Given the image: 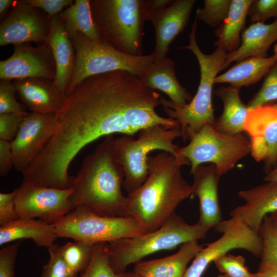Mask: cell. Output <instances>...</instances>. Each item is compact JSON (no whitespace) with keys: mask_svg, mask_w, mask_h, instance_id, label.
Instances as JSON below:
<instances>
[{"mask_svg":"<svg viewBox=\"0 0 277 277\" xmlns=\"http://www.w3.org/2000/svg\"><path fill=\"white\" fill-rule=\"evenodd\" d=\"M160 97L127 71L86 78L65 96L56 114L54 133L29 165L30 172L46 186L68 188L74 179L68 173L71 163L94 141L115 133L133 136L156 125L180 128L176 120L160 116L155 111L161 105Z\"/></svg>","mask_w":277,"mask_h":277,"instance_id":"6da1fadb","label":"cell"},{"mask_svg":"<svg viewBox=\"0 0 277 277\" xmlns=\"http://www.w3.org/2000/svg\"><path fill=\"white\" fill-rule=\"evenodd\" d=\"M185 157L163 152L148 159V176L144 183L127 196L128 216L141 222L147 232L159 229L179 205L191 196L192 185L183 177Z\"/></svg>","mask_w":277,"mask_h":277,"instance_id":"7a4b0ae2","label":"cell"},{"mask_svg":"<svg viewBox=\"0 0 277 277\" xmlns=\"http://www.w3.org/2000/svg\"><path fill=\"white\" fill-rule=\"evenodd\" d=\"M114 138L113 135L106 136L85 157L72 186L73 209L81 207L104 216H128L127 196L122 191L125 173L114 153Z\"/></svg>","mask_w":277,"mask_h":277,"instance_id":"3957f363","label":"cell"},{"mask_svg":"<svg viewBox=\"0 0 277 277\" xmlns=\"http://www.w3.org/2000/svg\"><path fill=\"white\" fill-rule=\"evenodd\" d=\"M197 20L195 18L192 25L189 34V45L180 48L191 51L198 61L200 80L197 92L191 102L182 108L174 106L162 96L160 97L164 111L169 117L177 121L182 137L185 141L190 140L205 125H214L215 119L212 103L213 86L228 54L221 48H216L210 54L201 51L196 39Z\"/></svg>","mask_w":277,"mask_h":277,"instance_id":"277c9868","label":"cell"},{"mask_svg":"<svg viewBox=\"0 0 277 277\" xmlns=\"http://www.w3.org/2000/svg\"><path fill=\"white\" fill-rule=\"evenodd\" d=\"M210 227L190 225L175 212L159 229L134 238L107 243L109 264L116 274L156 252L170 250L187 242L204 239Z\"/></svg>","mask_w":277,"mask_h":277,"instance_id":"5b68a950","label":"cell"},{"mask_svg":"<svg viewBox=\"0 0 277 277\" xmlns=\"http://www.w3.org/2000/svg\"><path fill=\"white\" fill-rule=\"evenodd\" d=\"M90 5L103 42L126 54L143 55L144 26L149 15L146 0H96Z\"/></svg>","mask_w":277,"mask_h":277,"instance_id":"8992f818","label":"cell"},{"mask_svg":"<svg viewBox=\"0 0 277 277\" xmlns=\"http://www.w3.org/2000/svg\"><path fill=\"white\" fill-rule=\"evenodd\" d=\"M138 133L137 139L122 135L113 142L115 157L125 173L123 187L128 195L138 189L147 180L150 152L160 150L175 155L180 147L173 142L182 137L180 128L171 129L161 125L143 128Z\"/></svg>","mask_w":277,"mask_h":277,"instance_id":"52a82bcc","label":"cell"},{"mask_svg":"<svg viewBox=\"0 0 277 277\" xmlns=\"http://www.w3.org/2000/svg\"><path fill=\"white\" fill-rule=\"evenodd\" d=\"M75 62L66 95L86 78L117 70L130 72L138 77L154 62L152 53L139 56L122 53L103 41H94L80 32L71 38Z\"/></svg>","mask_w":277,"mask_h":277,"instance_id":"ba28073f","label":"cell"},{"mask_svg":"<svg viewBox=\"0 0 277 277\" xmlns=\"http://www.w3.org/2000/svg\"><path fill=\"white\" fill-rule=\"evenodd\" d=\"M53 226L58 238L92 244L134 238L147 232L144 225L131 216H104L81 207L72 209Z\"/></svg>","mask_w":277,"mask_h":277,"instance_id":"9c48e42d","label":"cell"},{"mask_svg":"<svg viewBox=\"0 0 277 277\" xmlns=\"http://www.w3.org/2000/svg\"><path fill=\"white\" fill-rule=\"evenodd\" d=\"M250 152L249 138L242 133L225 134L217 131L213 126L206 125L192 136L187 145L179 147L175 155L189 161L191 174L198 166L209 163L215 166L221 176Z\"/></svg>","mask_w":277,"mask_h":277,"instance_id":"30bf717a","label":"cell"},{"mask_svg":"<svg viewBox=\"0 0 277 277\" xmlns=\"http://www.w3.org/2000/svg\"><path fill=\"white\" fill-rule=\"evenodd\" d=\"M214 229L222 235L207 244L196 254L184 277H202L211 263L234 249H243L260 258L262 249L261 236L242 221L233 217L222 220Z\"/></svg>","mask_w":277,"mask_h":277,"instance_id":"8fae6325","label":"cell"},{"mask_svg":"<svg viewBox=\"0 0 277 277\" xmlns=\"http://www.w3.org/2000/svg\"><path fill=\"white\" fill-rule=\"evenodd\" d=\"M16 190L15 209L19 218H38L53 224L72 209V187L61 189L42 186L23 180Z\"/></svg>","mask_w":277,"mask_h":277,"instance_id":"7c38bea8","label":"cell"},{"mask_svg":"<svg viewBox=\"0 0 277 277\" xmlns=\"http://www.w3.org/2000/svg\"><path fill=\"white\" fill-rule=\"evenodd\" d=\"M251 152L268 173L277 164V101L249 109L245 125Z\"/></svg>","mask_w":277,"mask_h":277,"instance_id":"4fadbf2b","label":"cell"},{"mask_svg":"<svg viewBox=\"0 0 277 277\" xmlns=\"http://www.w3.org/2000/svg\"><path fill=\"white\" fill-rule=\"evenodd\" d=\"M56 124V114L28 113L10 142L16 171L22 173L41 152L53 136Z\"/></svg>","mask_w":277,"mask_h":277,"instance_id":"5bb4252c","label":"cell"},{"mask_svg":"<svg viewBox=\"0 0 277 277\" xmlns=\"http://www.w3.org/2000/svg\"><path fill=\"white\" fill-rule=\"evenodd\" d=\"M195 3V0L173 1L170 5L149 14L148 21L155 32L152 52L155 61L166 57L169 45L187 26Z\"/></svg>","mask_w":277,"mask_h":277,"instance_id":"9a60e30c","label":"cell"},{"mask_svg":"<svg viewBox=\"0 0 277 277\" xmlns=\"http://www.w3.org/2000/svg\"><path fill=\"white\" fill-rule=\"evenodd\" d=\"M244 203L230 212L231 217L239 219L259 233L264 219L277 211V182L265 183L238 193Z\"/></svg>","mask_w":277,"mask_h":277,"instance_id":"2e32d148","label":"cell"},{"mask_svg":"<svg viewBox=\"0 0 277 277\" xmlns=\"http://www.w3.org/2000/svg\"><path fill=\"white\" fill-rule=\"evenodd\" d=\"M55 72L47 54L27 45H16L14 53L0 62L1 80L30 78L54 79Z\"/></svg>","mask_w":277,"mask_h":277,"instance_id":"e0dca14e","label":"cell"},{"mask_svg":"<svg viewBox=\"0 0 277 277\" xmlns=\"http://www.w3.org/2000/svg\"><path fill=\"white\" fill-rule=\"evenodd\" d=\"M22 4L1 24V46L47 41L49 30L47 31L43 19L35 12L34 8Z\"/></svg>","mask_w":277,"mask_h":277,"instance_id":"ac0fdd59","label":"cell"},{"mask_svg":"<svg viewBox=\"0 0 277 277\" xmlns=\"http://www.w3.org/2000/svg\"><path fill=\"white\" fill-rule=\"evenodd\" d=\"M193 182L191 196L197 197L200 216L197 222L214 228L222 220L218 197V185L221 176L213 164L201 165L192 173Z\"/></svg>","mask_w":277,"mask_h":277,"instance_id":"d6986e66","label":"cell"},{"mask_svg":"<svg viewBox=\"0 0 277 277\" xmlns=\"http://www.w3.org/2000/svg\"><path fill=\"white\" fill-rule=\"evenodd\" d=\"M47 41L55 64V75L53 83L65 96L74 65L75 52L71 38L60 16L56 15L52 17Z\"/></svg>","mask_w":277,"mask_h":277,"instance_id":"ffe728a7","label":"cell"},{"mask_svg":"<svg viewBox=\"0 0 277 277\" xmlns=\"http://www.w3.org/2000/svg\"><path fill=\"white\" fill-rule=\"evenodd\" d=\"M43 78H30L15 80V91L22 102L31 112L43 114H56L63 103V96L53 82Z\"/></svg>","mask_w":277,"mask_h":277,"instance_id":"44dd1931","label":"cell"},{"mask_svg":"<svg viewBox=\"0 0 277 277\" xmlns=\"http://www.w3.org/2000/svg\"><path fill=\"white\" fill-rule=\"evenodd\" d=\"M138 77L145 87L153 90H159L167 95L171 104L176 107L185 106L193 98L178 81L174 62L166 57L154 61Z\"/></svg>","mask_w":277,"mask_h":277,"instance_id":"7402d4cb","label":"cell"},{"mask_svg":"<svg viewBox=\"0 0 277 277\" xmlns=\"http://www.w3.org/2000/svg\"><path fill=\"white\" fill-rule=\"evenodd\" d=\"M277 41V19L269 24L253 23L243 31L241 43L235 51L228 53L221 68L225 70L233 62L252 57H267L271 45Z\"/></svg>","mask_w":277,"mask_h":277,"instance_id":"603a6c76","label":"cell"},{"mask_svg":"<svg viewBox=\"0 0 277 277\" xmlns=\"http://www.w3.org/2000/svg\"><path fill=\"white\" fill-rule=\"evenodd\" d=\"M203 248L197 240L187 242L172 255L135 263L134 272L142 277H184L188 264Z\"/></svg>","mask_w":277,"mask_h":277,"instance_id":"cb8c5ba5","label":"cell"},{"mask_svg":"<svg viewBox=\"0 0 277 277\" xmlns=\"http://www.w3.org/2000/svg\"><path fill=\"white\" fill-rule=\"evenodd\" d=\"M58 238L53 224L39 219L18 218L0 226V245L21 239H31L40 247L47 248Z\"/></svg>","mask_w":277,"mask_h":277,"instance_id":"d4e9b609","label":"cell"},{"mask_svg":"<svg viewBox=\"0 0 277 277\" xmlns=\"http://www.w3.org/2000/svg\"><path fill=\"white\" fill-rule=\"evenodd\" d=\"M240 89L230 85L219 87L214 91L223 104V112L213 126L220 133L233 135L245 131L249 108L241 100Z\"/></svg>","mask_w":277,"mask_h":277,"instance_id":"484cf974","label":"cell"},{"mask_svg":"<svg viewBox=\"0 0 277 277\" xmlns=\"http://www.w3.org/2000/svg\"><path fill=\"white\" fill-rule=\"evenodd\" d=\"M277 62V43L273 54L266 57L252 56L238 62L227 71L216 76L214 83H229L241 88L259 82Z\"/></svg>","mask_w":277,"mask_h":277,"instance_id":"4316f807","label":"cell"},{"mask_svg":"<svg viewBox=\"0 0 277 277\" xmlns=\"http://www.w3.org/2000/svg\"><path fill=\"white\" fill-rule=\"evenodd\" d=\"M252 1L231 0L226 18L215 30V35L218 39L214 42V46L222 48L228 53L238 49L241 43L240 35L244 28Z\"/></svg>","mask_w":277,"mask_h":277,"instance_id":"83f0119b","label":"cell"},{"mask_svg":"<svg viewBox=\"0 0 277 277\" xmlns=\"http://www.w3.org/2000/svg\"><path fill=\"white\" fill-rule=\"evenodd\" d=\"M59 16L70 38L80 32L94 41H102L92 17L90 1L76 0Z\"/></svg>","mask_w":277,"mask_h":277,"instance_id":"f1b7e54d","label":"cell"},{"mask_svg":"<svg viewBox=\"0 0 277 277\" xmlns=\"http://www.w3.org/2000/svg\"><path fill=\"white\" fill-rule=\"evenodd\" d=\"M94 244L74 241L58 246V253L69 269L74 274L82 273L89 265Z\"/></svg>","mask_w":277,"mask_h":277,"instance_id":"f546056e","label":"cell"},{"mask_svg":"<svg viewBox=\"0 0 277 277\" xmlns=\"http://www.w3.org/2000/svg\"><path fill=\"white\" fill-rule=\"evenodd\" d=\"M259 233L262 249L258 269H277V227L268 215L263 221Z\"/></svg>","mask_w":277,"mask_h":277,"instance_id":"4dcf8cb0","label":"cell"},{"mask_svg":"<svg viewBox=\"0 0 277 277\" xmlns=\"http://www.w3.org/2000/svg\"><path fill=\"white\" fill-rule=\"evenodd\" d=\"M78 277H117L109 264L107 243L94 244L92 259Z\"/></svg>","mask_w":277,"mask_h":277,"instance_id":"1f68e13d","label":"cell"},{"mask_svg":"<svg viewBox=\"0 0 277 277\" xmlns=\"http://www.w3.org/2000/svg\"><path fill=\"white\" fill-rule=\"evenodd\" d=\"M231 0H205L196 11V18L212 27H217L226 18Z\"/></svg>","mask_w":277,"mask_h":277,"instance_id":"d6a6232c","label":"cell"},{"mask_svg":"<svg viewBox=\"0 0 277 277\" xmlns=\"http://www.w3.org/2000/svg\"><path fill=\"white\" fill-rule=\"evenodd\" d=\"M277 101V62L265 76L258 92L248 102L249 109Z\"/></svg>","mask_w":277,"mask_h":277,"instance_id":"836d02e7","label":"cell"},{"mask_svg":"<svg viewBox=\"0 0 277 277\" xmlns=\"http://www.w3.org/2000/svg\"><path fill=\"white\" fill-rule=\"evenodd\" d=\"M216 268L222 274L228 277H253L245 265V260L242 255L230 253L222 256L214 262Z\"/></svg>","mask_w":277,"mask_h":277,"instance_id":"e575fe53","label":"cell"},{"mask_svg":"<svg viewBox=\"0 0 277 277\" xmlns=\"http://www.w3.org/2000/svg\"><path fill=\"white\" fill-rule=\"evenodd\" d=\"M48 249L49 259L42 271L40 277H78L68 267L58 253V246L53 244Z\"/></svg>","mask_w":277,"mask_h":277,"instance_id":"d590c367","label":"cell"},{"mask_svg":"<svg viewBox=\"0 0 277 277\" xmlns=\"http://www.w3.org/2000/svg\"><path fill=\"white\" fill-rule=\"evenodd\" d=\"M15 91L13 83L10 80H2L0 82V114L14 113H28L19 104L14 95Z\"/></svg>","mask_w":277,"mask_h":277,"instance_id":"8d00e7d4","label":"cell"},{"mask_svg":"<svg viewBox=\"0 0 277 277\" xmlns=\"http://www.w3.org/2000/svg\"><path fill=\"white\" fill-rule=\"evenodd\" d=\"M248 15L252 23H264L270 17L277 19V0H252Z\"/></svg>","mask_w":277,"mask_h":277,"instance_id":"74e56055","label":"cell"},{"mask_svg":"<svg viewBox=\"0 0 277 277\" xmlns=\"http://www.w3.org/2000/svg\"><path fill=\"white\" fill-rule=\"evenodd\" d=\"M27 114H0V140L11 142L16 135Z\"/></svg>","mask_w":277,"mask_h":277,"instance_id":"f35d334b","label":"cell"},{"mask_svg":"<svg viewBox=\"0 0 277 277\" xmlns=\"http://www.w3.org/2000/svg\"><path fill=\"white\" fill-rule=\"evenodd\" d=\"M22 240L3 247L0 250V277H15V266Z\"/></svg>","mask_w":277,"mask_h":277,"instance_id":"ab89813d","label":"cell"},{"mask_svg":"<svg viewBox=\"0 0 277 277\" xmlns=\"http://www.w3.org/2000/svg\"><path fill=\"white\" fill-rule=\"evenodd\" d=\"M15 189L10 193H0V226L18 219L14 203Z\"/></svg>","mask_w":277,"mask_h":277,"instance_id":"60d3db41","label":"cell"},{"mask_svg":"<svg viewBox=\"0 0 277 277\" xmlns=\"http://www.w3.org/2000/svg\"><path fill=\"white\" fill-rule=\"evenodd\" d=\"M22 3L32 8H41L52 17L62 12L64 8L71 5L73 1L71 0H28L24 1Z\"/></svg>","mask_w":277,"mask_h":277,"instance_id":"b9f144b4","label":"cell"},{"mask_svg":"<svg viewBox=\"0 0 277 277\" xmlns=\"http://www.w3.org/2000/svg\"><path fill=\"white\" fill-rule=\"evenodd\" d=\"M14 167V157L10 142L0 140V175L5 176Z\"/></svg>","mask_w":277,"mask_h":277,"instance_id":"7bdbcfd3","label":"cell"},{"mask_svg":"<svg viewBox=\"0 0 277 277\" xmlns=\"http://www.w3.org/2000/svg\"><path fill=\"white\" fill-rule=\"evenodd\" d=\"M173 1L171 0H146V7L149 15L154 11L170 5Z\"/></svg>","mask_w":277,"mask_h":277,"instance_id":"ee69618b","label":"cell"},{"mask_svg":"<svg viewBox=\"0 0 277 277\" xmlns=\"http://www.w3.org/2000/svg\"><path fill=\"white\" fill-rule=\"evenodd\" d=\"M253 277H277V269H260L254 273Z\"/></svg>","mask_w":277,"mask_h":277,"instance_id":"f6af8a7d","label":"cell"},{"mask_svg":"<svg viewBox=\"0 0 277 277\" xmlns=\"http://www.w3.org/2000/svg\"><path fill=\"white\" fill-rule=\"evenodd\" d=\"M263 180L264 182H277V164L268 173L266 174Z\"/></svg>","mask_w":277,"mask_h":277,"instance_id":"bcb514c9","label":"cell"},{"mask_svg":"<svg viewBox=\"0 0 277 277\" xmlns=\"http://www.w3.org/2000/svg\"><path fill=\"white\" fill-rule=\"evenodd\" d=\"M11 0H0V14H3L7 10L11 5L13 3Z\"/></svg>","mask_w":277,"mask_h":277,"instance_id":"7dc6e473","label":"cell"},{"mask_svg":"<svg viewBox=\"0 0 277 277\" xmlns=\"http://www.w3.org/2000/svg\"><path fill=\"white\" fill-rule=\"evenodd\" d=\"M117 277H142L135 272L124 271L117 274Z\"/></svg>","mask_w":277,"mask_h":277,"instance_id":"c3c4849f","label":"cell"},{"mask_svg":"<svg viewBox=\"0 0 277 277\" xmlns=\"http://www.w3.org/2000/svg\"><path fill=\"white\" fill-rule=\"evenodd\" d=\"M271 222L277 227V211L268 215Z\"/></svg>","mask_w":277,"mask_h":277,"instance_id":"681fc988","label":"cell"},{"mask_svg":"<svg viewBox=\"0 0 277 277\" xmlns=\"http://www.w3.org/2000/svg\"><path fill=\"white\" fill-rule=\"evenodd\" d=\"M217 277H228L227 275L224 274H221L219 275Z\"/></svg>","mask_w":277,"mask_h":277,"instance_id":"f907efd6","label":"cell"}]
</instances>
